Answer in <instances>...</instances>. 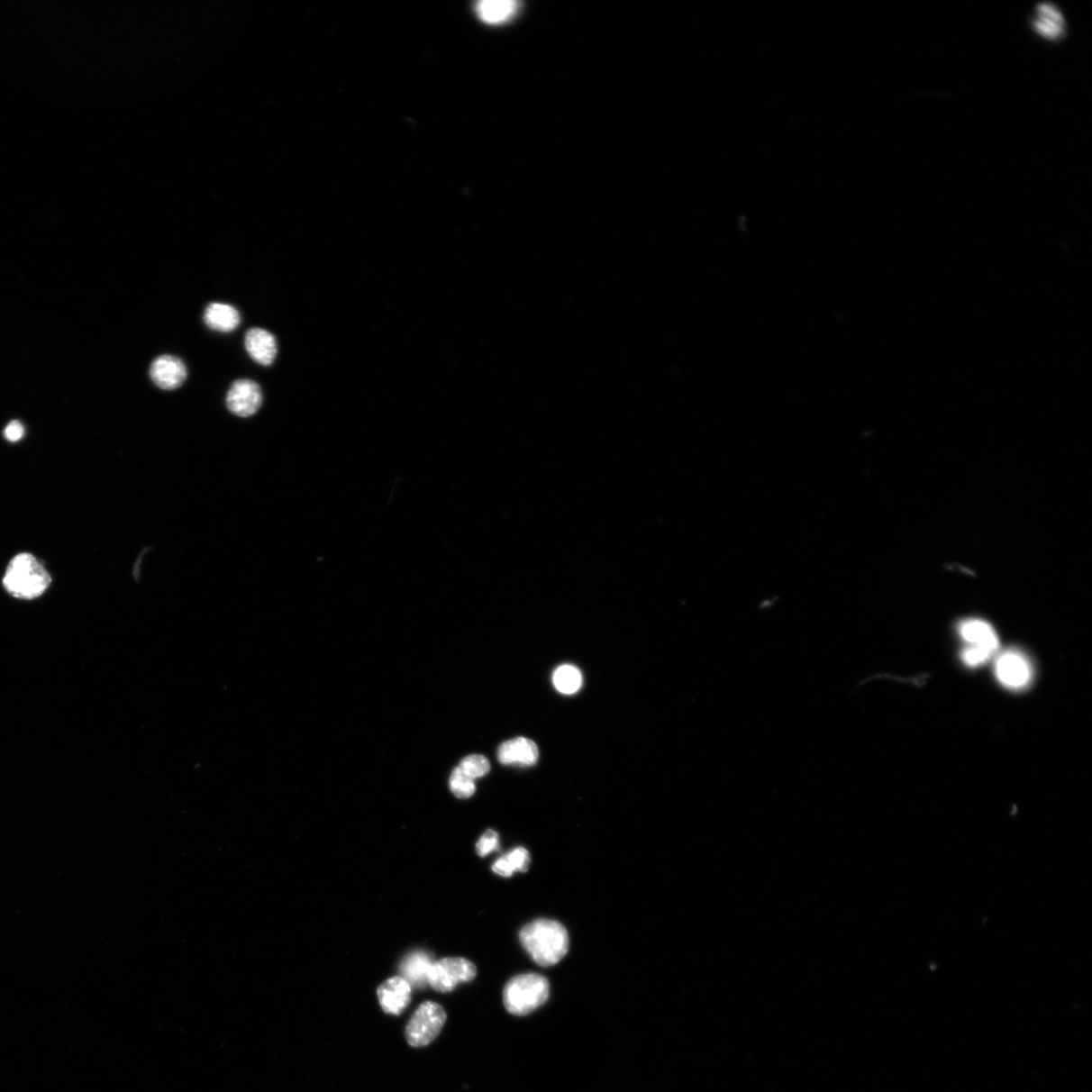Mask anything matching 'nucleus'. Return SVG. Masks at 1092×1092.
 Wrapping results in <instances>:
<instances>
[{
  "instance_id": "nucleus-8",
  "label": "nucleus",
  "mask_w": 1092,
  "mask_h": 1092,
  "mask_svg": "<svg viewBox=\"0 0 1092 1092\" xmlns=\"http://www.w3.org/2000/svg\"><path fill=\"white\" fill-rule=\"evenodd\" d=\"M1031 24L1033 32L1049 42H1058L1066 35L1067 23L1064 15L1053 4H1039L1033 10Z\"/></svg>"
},
{
  "instance_id": "nucleus-14",
  "label": "nucleus",
  "mask_w": 1092,
  "mask_h": 1092,
  "mask_svg": "<svg viewBox=\"0 0 1092 1092\" xmlns=\"http://www.w3.org/2000/svg\"><path fill=\"white\" fill-rule=\"evenodd\" d=\"M433 963L432 956L423 951H416L403 960L400 966L402 978L406 979L411 987L423 988L429 984V973Z\"/></svg>"
},
{
  "instance_id": "nucleus-10",
  "label": "nucleus",
  "mask_w": 1092,
  "mask_h": 1092,
  "mask_svg": "<svg viewBox=\"0 0 1092 1092\" xmlns=\"http://www.w3.org/2000/svg\"><path fill=\"white\" fill-rule=\"evenodd\" d=\"M412 987L403 978H392L379 987L378 996L380 1006L387 1014L398 1015L411 1001Z\"/></svg>"
},
{
  "instance_id": "nucleus-7",
  "label": "nucleus",
  "mask_w": 1092,
  "mask_h": 1092,
  "mask_svg": "<svg viewBox=\"0 0 1092 1092\" xmlns=\"http://www.w3.org/2000/svg\"><path fill=\"white\" fill-rule=\"evenodd\" d=\"M226 402L228 409L236 416L250 417L261 406V388L251 379H238L231 386Z\"/></svg>"
},
{
  "instance_id": "nucleus-4",
  "label": "nucleus",
  "mask_w": 1092,
  "mask_h": 1092,
  "mask_svg": "<svg viewBox=\"0 0 1092 1092\" xmlns=\"http://www.w3.org/2000/svg\"><path fill=\"white\" fill-rule=\"evenodd\" d=\"M446 1022L441 1005L426 1001L414 1013L406 1028V1038L412 1047H424L440 1035Z\"/></svg>"
},
{
  "instance_id": "nucleus-9",
  "label": "nucleus",
  "mask_w": 1092,
  "mask_h": 1092,
  "mask_svg": "<svg viewBox=\"0 0 1092 1092\" xmlns=\"http://www.w3.org/2000/svg\"><path fill=\"white\" fill-rule=\"evenodd\" d=\"M150 378L162 390H176L186 382L187 369L180 359L173 355H161L151 364Z\"/></svg>"
},
{
  "instance_id": "nucleus-11",
  "label": "nucleus",
  "mask_w": 1092,
  "mask_h": 1092,
  "mask_svg": "<svg viewBox=\"0 0 1092 1092\" xmlns=\"http://www.w3.org/2000/svg\"><path fill=\"white\" fill-rule=\"evenodd\" d=\"M959 633L970 648L986 651L991 655L998 650L999 640L995 628L981 619H968L959 626Z\"/></svg>"
},
{
  "instance_id": "nucleus-12",
  "label": "nucleus",
  "mask_w": 1092,
  "mask_h": 1092,
  "mask_svg": "<svg viewBox=\"0 0 1092 1092\" xmlns=\"http://www.w3.org/2000/svg\"><path fill=\"white\" fill-rule=\"evenodd\" d=\"M245 349L255 362L268 367L277 358V339L267 330L253 328L246 333Z\"/></svg>"
},
{
  "instance_id": "nucleus-17",
  "label": "nucleus",
  "mask_w": 1092,
  "mask_h": 1092,
  "mask_svg": "<svg viewBox=\"0 0 1092 1092\" xmlns=\"http://www.w3.org/2000/svg\"><path fill=\"white\" fill-rule=\"evenodd\" d=\"M531 864V855L524 848H516L510 853L501 857L493 865V871L503 877H510L515 872H525Z\"/></svg>"
},
{
  "instance_id": "nucleus-2",
  "label": "nucleus",
  "mask_w": 1092,
  "mask_h": 1092,
  "mask_svg": "<svg viewBox=\"0 0 1092 1092\" xmlns=\"http://www.w3.org/2000/svg\"><path fill=\"white\" fill-rule=\"evenodd\" d=\"M51 576L31 553H20L8 565L4 578L5 590L20 599H35L51 584Z\"/></svg>"
},
{
  "instance_id": "nucleus-23",
  "label": "nucleus",
  "mask_w": 1092,
  "mask_h": 1092,
  "mask_svg": "<svg viewBox=\"0 0 1092 1092\" xmlns=\"http://www.w3.org/2000/svg\"><path fill=\"white\" fill-rule=\"evenodd\" d=\"M24 428L19 421H13L5 430V437L8 441L16 442L22 440Z\"/></svg>"
},
{
  "instance_id": "nucleus-20",
  "label": "nucleus",
  "mask_w": 1092,
  "mask_h": 1092,
  "mask_svg": "<svg viewBox=\"0 0 1092 1092\" xmlns=\"http://www.w3.org/2000/svg\"><path fill=\"white\" fill-rule=\"evenodd\" d=\"M460 768L463 772L469 776L471 779L475 780L477 778L484 777L489 773L491 765L489 760H487L486 757L481 755H473L463 759L460 762Z\"/></svg>"
},
{
  "instance_id": "nucleus-1",
  "label": "nucleus",
  "mask_w": 1092,
  "mask_h": 1092,
  "mask_svg": "<svg viewBox=\"0 0 1092 1092\" xmlns=\"http://www.w3.org/2000/svg\"><path fill=\"white\" fill-rule=\"evenodd\" d=\"M519 937L528 954L541 966L556 965L568 953V931L556 921L536 920L526 924Z\"/></svg>"
},
{
  "instance_id": "nucleus-21",
  "label": "nucleus",
  "mask_w": 1092,
  "mask_h": 1092,
  "mask_svg": "<svg viewBox=\"0 0 1092 1092\" xmlns=\"http://www.w3.org/2000/svg\"><path fill=\"white\" fill-rule=\"evenodd\" d=\"M499 835L494 831H487L481 839L477 843V851L479 857H486L499 850Z\"/></svg>"
},
{
  "instance_id": "nucleus-15",
  "label": "nucleus",
  "mask_w": 1092,
  "mask_h": 1092,
  "mask_svg": "<svg viewBox=\"0 0 1092 1092\" xmlns=\"http://www.w3.org/2000/svg\"><path fill=\"white\" fill-rule=\"evenodd\" d=\"M205 325L218 332L228 333L235 330L241 318L233 305L222 303H212L204 314Z\"/></svg>"
},
{
  "instance_id": "nucleus-19",
  "label": "nucleus",
  "mask_w": 1092,
  "mask_h": 1092,
  "mask_svg": "<svg viewBox=\"0 0 1092 1092\" xmlns=\"http://www.w3.org/2000/svg\"><path fill=\"white\" fill-rule=\"evenodd\" d=\"M450 786L454 796L460 799L473 796L476 791L475 780L471 779L460 767L454 769L450 776Z\"/></svg>"
},
{
  "instance_id": "nucleus-5",
  "label": "nucleus",
  "mask_w": 1092,
  "mask_h": 1092,
  "mask_svg": "<svg viewBox=\"0 0 1092 1092\" xmlns=\"http://www.w3.org/2000/svg\"><path fill=\"white\" fill-rule=\"evenodd\" d=\"M476 975L477 968L469 960L445 958L432 964L428 983L436 991L450 992L458 984L473 980Z\"/></svg>"
},
{
  "instance_id": "nucleus-3",
  "label": "nucleus",
  "mask_w": 1092,
  "mask_h": 1092,
  "mask_svg": "<svg viewBox=\"0 0 1092 1092\" xmlns=\"http://www.w3.org/2000/svg\"><path fill=\"white\" fill-rule=\"evenodd\" d=\"M550 983L539 974H523L512 978L504 989V1005L515 1015H526L546 1003Z\"/></svg>"
},
{
  "instance_id": "nucleus-16",
  "label": "nucleus",
  "mask_w": 1092,
  "mask_h": 1092,
  "mask_svg": "<svg viewBox=\"0 0 1092 1092\" xmlns=\"http://www.w3.org/2000/svg\"><path fill=\"white\" fill-rule=\"evenodd\" d=\"M517 10L518 3L512 0H484L477 5L478 18L491 24L509 21Z\"/></svg>"
},
{
  "instance_id": "nucleus-13",
  "label": "nucleus",
  "mask_w": 1092,
  "mask_h": 1092,
  "mask_svg": "<svg viewBox=\"0 0 1092 1092\" xmlns=\"http://www.w3.org/2000/svg\"><path fill=\"white\" fill-rule=\"evenodd\" d=\"M498 759L503 765L532 766L539 759V749L532 741L517 738L501 744Z\"/></svg>"
},
{
  "instance_id": "nucleus-6",
  "label": "nucleus",
  "mask_w": 1092,
  "mask_h": 1092,
  "mask_svg": "<svg viewBox=\"0 0 1092 1092\" xmlns=\"http://www.w3.org/2000/svg\"><path fill=\"white\" fill-rule=\"evenodd\" d=\"M997 680L1009 689H1022L1032 680V667L1027 658L1019 651L1003 653L996 665Z\"/></svg>"
},
{
  "instance_id": "nucleus-22",
  "label": "nucleus",
  "mask_w": 1092,
  "mask_h": 1092,
  "mask_svg": "<svg viewBox=\"0 0 1092 1092\" xmlns=\"http://www.w3.org/2000/svg\"><path fill=\"white\" fill-rule=\"evenodd\" d=\"M992 657L991 653L979 649L968 647L962 652V660L967 666L978 667L986 664Z\"/></svg>"
},
{
  "instance_id": "nucleus-18",
  "label": "nucleus",
  "mask_w": 1092,
  "mask_h": 1092,
  "mask_svg": "<svg viewBox=\"0 0 1092 1092\" xmlns=\"http://www.w3.org/2000/svg\"><path fill=\"white\" fill-rule=\"evenodd\" d=\"M552 681L559 692L570 695L581 688L583 678L576 667L562 665L554 672Z\"/></svg>"
}]
</instances>
